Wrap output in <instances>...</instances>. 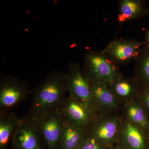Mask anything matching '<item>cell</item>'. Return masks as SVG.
<instances>
[{
  "instance_id": "cell-1",
  "label": "cell",
  "mask_w": 149,
  "mask_h": 149,
  "mask_svg": "<svg viewBox=\"0 0 149 149\" xmlns=\"http://www.w3.org/2000/svg\"><path fill=\"white\" fill-rule=\"evenodd\" d=\"M67 93L65 73L52 72L32 92V102L25 117L36 120L59 109L65 102Z\"/></svg>"
},
{
  "instance_id": "cell-2",
  "label": "cell",
  "mask_w": 149,
  "mask_h": 149,
  "mask_svg": "<svg viewBox=\"0 0 149 149\" xmlns=\"http://www.w3.org/2000/svg\"><path fill=\"white\" fill-rule=\"evenodd\" d=\"M83 73L90 82L109 85L120 74L118 65L103 51L91 50L85 54Z\"/></svg>"
},
{
  "instance_id": "cell-3",
  "label": "cell",
  "mask_w": 149,
  "mask_h": 149,
  "mask_svg": "<svg viewBox=\"0 0 149 149\" xmlns=\"http://www.w3.org/2000/svg\"><path fill=\"white\" fill-rule=\"evenodd\" d=\"M65 78L68 94L74 97L95 115L97 105L91 91V82L77 63L71 62Z\"/></svg>"
},
{
  "instance_id": "cell-4",
  "label": "cell",
  "mask_w": 149,
  "mask_h": 149,
  "mask_svg": "<svg viewBox=\"0 0 149 149\" xmlns=\"http://www.w3.org/2000/svg\"><path fill=\"white\" fill-rule=\"evenodd\" d=\"M59 109L66 123L87 132L92 130L95 115L71 95L68 94Z\"/></svg>"
},
{
  "instance_id": "cell-5",
  "label": "cell",
  "mask_w": 149,
  "mask_h": 149,
  "mask_svg": "<svg viewBox=\"0 0 149 149\" xmlns=\"http://www.w3.org/2000/svg\"><path fill=\"white\" fill-rule=\"evenodd\" d=\"M32 120L48 148L58 149L64 123L59 109Z\"/></svg>"
},
{
  "instance_id": "cell-6",
  "label": "cell",
  "mask_w": 149,
  "mask_h": 149,
  "mask_svg": "<svg viewBox=\"0 0 149 149\" xmlns=\"http://www.w3.org/2000/svg\"><path fill=\"white\" fill-rule=\"evenodd\" d=\"M144 42L132 39H114L103 50L107 55L119 65H125L139 58Z\"/></svg>"
},
{
  "instance_id": "cell-7",
  "label": "cell",
  "mask_w": 149,
  "mask_h": 149,
  "mask_svg": "<svg viewBox=\"0 0 149 149\" xmlns=\"http://www.w3.org/2000/svg\"><path fill=\"white\" fill-rule=\"evenodd\" d=\"M30 93L27 86L18 79L8 78L3 80L0 88L1 112L8 111L25 100Z\"/></svg>"
},
{
  "instance_id": "cell-8",
  "label": "cell",
  "mask_w": 149,
  "mask_h": 149,
  "mask_svg": "<svg viewBox=\"0 0 149 149\" xmlns=\"http://www.w3.org/2000/svg\"><path fill=\"white\" fill-rule=\"evenodd\" d=\"M11 141L17 149H43L42 141L34 121L26 117L19 120Z\"/></svg>"
},
{
  "instance_id": "cell-9",
  "label": "cell",
  "mask_w": 149,
  "mask_h": 149,
  "mask_svg": "<svg viewBox=\"0 0 149 149\" xmlns=\"http://www.w3.org/2000/svg\"><path fill=\"white\" fill-rule=\"evenodd\" d=\"M149 15V9L143 0L119 1L117 21L120 26L128 21L137 20Z\"/></svg>"
},
{
  "instance_id": "cell-10",
  "label": "cell",
  "mask_w": 149,
  "mask_h": 149,
  "mask_svg": "<svg viewBox=\"0 0 149 149\" xmlns=\"http://www.w3.org/2000/svg\"><path fill=\"white\" fill-rule=\"evenodd\" d=\"M121 132L122 146L125 149H147L146 132L132 123H125Z\"/></svg>"
},
{
  "instance_id": "cell-11",
  "label": "cell",
  "mask_w": 149,
  "mask_h": 149,
  "mask_svg": "<svg viewBox=\"0 0 149 149\" xmlns=\"http://www.w3.org/2000/svg\"><path fill=\"white\" fill-rule=\"evenodd\" d=\"M118 131V119L116 117H112L94 122L91 132L100 143L105 146L114 142Z\"/></svg>"
},
{
  "instance_id": "cell-12",
  "label": "cell",
  "mask_w": 149,
  "mask_h": 149,
  "mask_svg": "<svg viewBox=\"0 0 149 149\" xmlns=\"http://www.w3.org/2000/svg\"><path fill=\"white\" fill-rule=\"evenodd\" d=\"M109 86L115 97L121 99L132 98L139 95L140 90L135 80H130L121 74Z\"/></svg>"
},
{
  "instance_id": "cell-13",
  "label": "cell",
  "mask_w": 149,
  "mask_h": 149,
  "mask_svg": "<svg viewBox=\"0 0 149 149\" xmlns=\"http://www.w3.org/2000/svg\"><path fill=\"white\" fill-rule=\"evenodd\" d=\"M88 133L64 121L58 149H77Z\"/></svg>"
},
{
  "instance_id": "cell-14",
  "label": "cell",
  "mask_w": 149,
  "mask_h": 149,
  "mask_svg": "<svg viewBox=\"0 0 149 149\" xmlns=\"http://www.w3.org/2000/svg\"><path fill=\"white\" fill-rule=\"evenodd\" d=\"M91 82V91L97 107L114 109L117 107L113 93L109 85L104 83Z\"/></svg>"
},
{
  "instance_id": "cell-15",
  "label": "cell",
  "mask_w": 149,
  "mask_h": 149,
  "mask_svg": "<svg viewBox=\"0 0 149 149\" xmlns=\"http://www.w3.org/2000/svg\"><path fill=\"white\" fill-rule=\"evenodd\" d=\"M0 148L5 149L11 140L20 119L10 111L1 112Z\"/></svg>"
},
{
  "instance_id": "cell-16",
  "label": "cell",
  "mask_w": 149,
  "mask_h": 149,
  "mask_svg": "<svg viewBox=\"0 0 149 149\" xmlns=\"http://www.w3.org/2000/svg\"><path fill=\"white\" fill-rule=\"evenodd\" d=\"M125 105V113L129 122L149 133V120L142 104L131 100Z\"/></svg>"
},
{
  "instance_id": "cell-17",
  "label": "cell",
  "mask_w": 149,
  "mask_h": 149,
  "mask_svg": "<svg viewBox=\"0 0 149 149\" xmlns=\"http://www.w3.org/2000/svg\"><path fill=\"white\" fill-rule=\"evenodd\" d=\"M135 72L134 80L139 87H149V49L145 46L136 61Z\"/></svg>"
},
{
  "instance_id": "cell-18",
  "label": "cell",
  "mask_w": 149,
  "mask_h": 149,
  "mask_svg": "<svg viewBox=\"0 0 149 149\" xmlns=\"http://www.w3.org/2000/svg\"><path fill=\"white\" fill-rule=\"evenodd\" d=\"M103 146L90 131L77 149H102Z\"/></svg>"
},
{
  "instance_id": "cell-19",
  "label": "cell",
  "mask_w": 149,
  "mask_h": 149,
  "mask_svg": "<svg viewBox=\"0 0 149 149\" xmlns=\"http://www.w3.org/2000/svg\"><path fill=\"white\" fill-rule=\"evenodd\" d=\"M139 96L146 111L149 112V87L140 88Z\"/></svg>"
},
{
  "instance_id": "cell-20",
  "label": "cell",
  "mask_w": 149,
  "mask_h": 149,
  "mask_svg": "<svg viewBox=\"0 0 149 149\" xmlns=\"http://www.w3.org/2000/svg\"><path fill=\"white\" fill-rule=\"evenodd\" d=\"M145 46L149 49V27L147 29L145 34Z\"/></svg>"
},
{
  "instance_id": "cell-21",
  "label": "cell",
  "mask_w": 149,
  "mask_h": 149,
  "mask_svg": "<svg viewBox=\"0 0 149 149\" xmlns=\"http://www.w3.org/2000/svg\"><path fill=\"white\" fill-rule=\"evenodd\" d=\"M113 149H125L121 146V147H118V148H115Z\"/></svg>"
}]
</instances>
